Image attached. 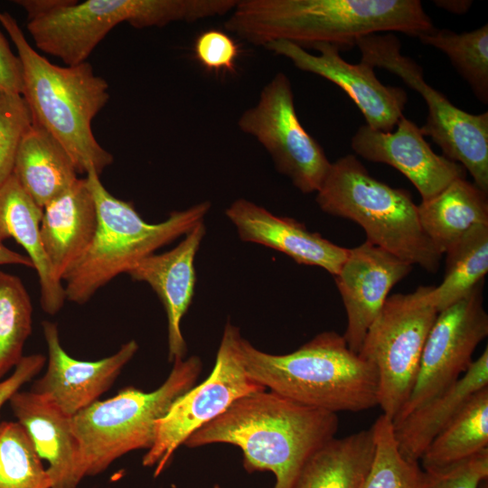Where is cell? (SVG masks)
Wrapping results in <instances>:
<instances>
[{"instance_id": "1", "label": "cell", "mask_w": 488, "mask_h": 488, "mask_svg": "<svg viewBox=\"0 0 488 488\" xmlns=\"http://www.w3.org/2000/svg\"><path fill=\"white\" fill-rule=\"evenodd\" d=\"M224 27L263 47L284 40L304 49L329 43L340 50L371 34L418 38L435 28L419 0H239Z\"/></svg>"}, {"instance_id": "2", "label": "cell", "mask_w": 488, "mask_h": 488, "mask_svg": "<svg viewBox=\"0 0 488 488\" xmlns=\"http://www.w3.org/2000/svg\"><path fill=\"white\" fill-rule=\"evenodd\" d=\"M338 428L337 414L264 389L234 401L193 432L183 446H236L247 472L269 471L276 477L273 488H290L305 462L334 438Z\"/></svg>"}, {"instance_id": "3", "label": "cell", "mask_w": 488, "mask_h": 488, "mask_svg": "<svg viewBox=\"0 0 488 488\" xmlns=\"http://www.w3.org/2000/svg\"><path fill=\"white\" fill-rule=\"evenodd\" d=\"M0 23L16 47L23 66L22 96L35 123L65 148L78 174L95 170L99 175L113 155L95 138L91 123L109 99L108 84L92 65L61 67L50 62L26 40L8 13Z\"/></svg>"}, {"instance_id": "4", "label": "cell", "mask_w": 488, "mask_h": 488, "mask_svg": "<svg viewBox=\"0 0 488 488\" xmlns=\"http://www.w3.org/2000/svg\"><path fill=\"white\" fill-rule=\"evenodd\" d=\"M239 349L253 380L301 405L337 414L379 404L375 368L334 331L322 332L286 354L262 352L243 337Z\"/></svg>"}, {"instance_id": "5", "label": "cell", "mask_w": 488, "mask_h": 488, "mask_svg": "<svg viewBox=\"0 0 488 488\" xmlns=\"http://www.w3.org/2000/svg\"><path fill=\"white\" fill-rule=\"evenodd\" d=\"M86 179L97 208L98 228L86 254L62 279L66 300L79 305L118 275L127 274L142 258L187 234L211 209L205 201L173 211L164 221L149 223L130 202L113 196L95 170H89Z\"/></svg>"}, {"instance_id": "6", "label": "cell", "mask_w": 488, "mask_h": 488, "mask_svg": "<svg viewBox=\"0 0 488 488\" xmlns=\"http://www.w3.org/2000/svg\"><path fill=\"white\" fill-rule=\"evenodd\" d=\"M316 192L323 211L358 223L368 242L427 272L438 270L443 254L423 230L411 194L371 176L356 155L332 163Z\"/></svg>"}, {"instance_id": "7", "label": "cell", "mask_w": 488, "mask_h": 488, "mask_svg": "<svg viewBox=\"0 0 488 488\" xmlns=\"http://www.w3.org/2000/svg\"><path fill=\"white\" fill-rule=\"evenodd\" d=\"M238 0H87L28 21L36 47L67 66L87 61L96 46L117 25L162 27L230 13Z\"/></svg>"}, {"instance_id": "8", "label": "cell", "mask_w": 488, "mask_h": 488, "mask_svg": "<svg viewBox=\"0 0 488 488\" xmlns=\"http://www.w3.org/2000/svg\"><path fill=\"white\" fill-rule=\"evenodd\" d=\"M173 363L167 379L154 391L127 387L113 398L97 400L71 417L85 476L102 473L116 459L133 450L151 448L157 420L195 386L202 370L198 356Z\"/></svg>"}, {"instance_id": "9", "label": "cell", "mask_w": 488, "mask_h": 488, "mask_svg": "<svg viewBox=\"0 0 488 488\" xmlns=\"http://www.w3.org/2000/svg\"><path fill=\"white\" fill-rule=\"evenodd\" d=\"M355 46L361 61L395 74L423 98L427 107L420 127L423 136H429L443 155L460 164L474 183L488 192V112L462 110L427 83L421 66L401 53V43L393 33L360 38Z\"/></svg>"}, {"instance_id": "10", "label": "cell", "mask_w": 488, "mask_h": 488, "mask_svg": "<svg viewBox=\"0 0 488 488\" xmlns=\"http://www.w3.org/2000/svg\"><path fill=\"white\" fill-rule=\"evenodd\" d=\"M433 286H420L414 292L389 296L358 352L375 368L378 406L392 421L411 394L427 334L438 314L430 298Z\"/></svg>"}, {"instance_id": "11", "label": "cell", "mask_w": 488, "mask_h": 488, "mask_svg": "<svg viewBox=\"0 0 488 488\" xmlns=\"http://www.w3.org/2000/svg\"><path fill=\"white\" fill-rule=\"evenodd\" d=\"M238 327H224L215 364L207 379L182 395L155 424L153 446L142 459L144 466H155L157 477L175 450L197 429L222 414L237 399L266 389L253 380L243 364Z\"/></svg>"}, {"instance_id": "12", "label": "cell", "mask_w": 488, "mask_h": 488, "mask_svg": "<svg viewBox=\"0 0 488 488\" xmlns=\"http://www.w3.org/2000/svg\"><path fill=\"white\" fill-rule=\"evenodd\" d=\"M270 155L277 170L303 193L317 192L332 163L297 117L288 77L277 73L262 89L258 102L238 120Z\"/></svg>"}, {"instance_id": "13", "label": "cell", "mask_w": 488, "mask_h": 488, "mask_svg": "<svg viewBox=\"0 0 488 488\" xmlns=\"http://www.w3.org/2000/svg\"><path fill=\"white\" fill-rule=\"evenodd\" d=\"M483 284L484 280L479 282L465 296L437 314L411 394L393 424L456 381L472 364L475 349L488 335Z\"/></svg>"}, {"instance_id": "14", "label": "cell", "mask_w": 488, "mask_h": 488, "mask_svg": "<svg viewBox=\"0 0 488 488\" xmlns=\"http://www.w3.org/2000/svg\"><path fill=\"white\" fill-rule=\"evenodd\" d=\"M266 49L292 61L300 70L318 75L342 89L362 113L366 125L383 132L393 131L408 102L407 92L399 87L384 85L374 68L363 61L352 64L340 54L337 46L316 43L312 54L288 41H273Z\"/></svg>"}, {"instance_id": "15", "label": "cell", "mask_w": 488, "mask_h": 488, "mask_svg": "<svg viewBox=\"0 0 488 488\" xmlns=\"http://www.w3.org/2000/svg\"><path fill=\"white\" fill-rule=\"evenodd\" d=\"M396 126L390 132L361 126L352 137V149L365 160L399 171L416 187L421 201L434 197L454 180L465 177L460 164L433 151L413 121L402 116Z\"/></svg>"}, {"instance_id": "16", "label": "cell", "mask_w": 488, "mask_h": 488, "mask_svg": "<svg viewBox=\"0 0 488 488\" xmlns=\"http://www.w3.org/2000/svg\"><path fill=\"white\" fill-rule=\"evenodd\" d=\"M412 267L410 263L367 240L349 249L334 280L346 312L347 324L343 336L352 352H359L389 291Z\"/></svg>"}, {"instance_id": "17", "label": "cell", "mask_w": 488, "mask_h": 488, "mask_svg": "<svg viewBox=\"0 0 488 488\" xmlns=\"http://www.w3.org/2000/svg\"><path fill=\"white\" fill-rule=\"evenodd\" d=\"M42 330L48 349V366L31 391L70 417L97 401L138 350L136 341L130 340L108 357L94 361H80L62 348L55 323L43 321Z\"/></svg>"}, {"instance_id": "18", "label": "cell", "mask_w": 488, "mask_h": 488, "mask_svg": "<svg viewBox=\"0 0 488 488\" xmlns=\"http://www.w3.org/2000/svg\"><path fill=\"white\" fill-rule=\"evenodd\" d=\"M205 232L203 221H200L174 249L142 258L127 272L133 280L148 284L164 305L170 362L184 359L187 353L181 322L194 296V259Z\"/></svg>"}, {"instance_id": "19", "label": "cell", "mask_w": 488, "mask_h": 488, "mask_svg": "<svg viewBox=\"0 0 488 488\" xmlns=\"http://www.w3.org/2000/svg\"><path fill=\"white\" fill-rule=\"evenodd\" d=\"M225 214L241 240L282 252L298 264L320 267L333 277L347 258L349 249L310 231L295 219L277 216L246 199L235 200Z\"/></svg>"}, {"instance_id": "20", "label": "cell", "mask_w": 488, "mask_h": 488, "mask_svg": "<svg viewBox=\"0 0 488 488\" xmlns=\"http://www.w3.org/2000/svg\"><path fill=\"white\" fill-rule=\"evenodd\" d=\"M8 402L37 455L48 462L51 488H78L85 472L71 417L31 390L16 391Z\"/></svg>"}, {"instance_id": "21", "label": "cell", "mask_w": 488, "mask_h": 488, "mask_svg": "<svg viewBox=\"0 0 488 488\" xmlns=\"http://www.w3.org/2000/svg\"><path fill=\"white\" fill-rule=\"evenodd\" d=\"M97 228V208L86 177L79 178L42 209V244L58 280L62 282L86 254Z\"/></svg>"}, {"instance_id": "22", "label": "cell", "mask_w": 488, "mask_h": 488, "mask_svg": "<svg viewBox=\"0 0 488 488\" xmlns=\"http://www.w3.org/2000/svg\"><path fill=\"white\" fill-rule=\"evenodd\" d=\"M488 386V348L456 381L436 394L402 420L393 424L398 450L408 460L419 462L441 429L480 389Z\"/></svg>"}, {"instance_id": "23", "label": "cell", "mask_w": 488, "mask_h": 488, "mask_svg": "<svg viewBox=\"0 0 488 488\" xmlns=\"http://www.w3.org/2000/svg\"><path fill=\"white\" fill-rule=\"evenodd\" d=\"M42 209L12 174L0 187V243L13 238L25 249L38 275L42 308L52 315L62 308L66 296L63 284L53 275L42 244Z\"/></svg>"}, {"instance_id": "24", "label": "cell", "mask_w": 488, "mask_h": 488, "mask_svg": "<svg viewBox=\"0 0 488 488\" xmlns=\"http://www.w3.org/2000/svg\"><path fill=\"white\" fill-rule=\"evenodd\" d=\"M13 174L42 209L79 179L74 163L65 148L35 123L20 142Z\"/></svg>"}, {"instance_id": "25", "label": "cell", "mask_w": 488, "mask_h": 488, "mask_svg": "<svg viewBox=\"0 0 488 488\" xmlns=\"http://www.w3.org/2000/svg\"><path fill=\"white\" fill-rule=\"evenodd\" d=\"M487 193L461 177L418 205L423 230L443 255L472 227L488 225Z\"/></svg>"}, {"instance_id": "26", "label": "cell", "mask_w": 488, "mask_h": 488, "mask_svg": "<svg viewBox=\"0 0 488 488\" xmlns=\"http://www.w3.org/2000/svg\"><path fill=\"white\" fill-rule=\"evenodd\" d=\"M374 449L371 427L334 437L305 462L290 488H361Z\"/></svg>"}, {"instance_id": "27", "label": "cell", "mask_w": 488, "mask_h": 488, "mask_svg": "<svg viewBox=\"0 0 488 488\" xmlns=\"http://www.w3.org/2000/svg\"><path fill=\"white\" fill-rule=\"evenodd\" d=\"M488 449V386L475 393L430 442L419 464L438 472Z\"/></svg>"}, {"instance_id": "28", "label": "cell", "mask_w": 488, "mask_h": 488, "mask_svg": "<svg viewBox=\"0 0 488 488\" xmlns=\"http://www.w3.org/2000/svg\"><path fill=\"white\" fill-rule=\"evenodd\" d=\"M442 283L430 298L437 313L465 296L488 271V225H475L446 252Z\"/></svg>"}, {"instance_id": "29", "label": "cell", "mask_w": 488, "mask_h": 488, "mask_svg": "<svg viewBox=\"0 0 488 488\" xmlns=\"http://www.w3.org/2000/svg\"><path fill=\"white\" fill-rule=\"evenodd\" d=\"M449 59L475 98L488 104V24L463 33L436 27L418 37Z\"/></svg>"}, {"instance_id": "30", "label": "cell", "mask_w": 488, "mask_h": 488, "mask_svg": "<svg viewBox=\"0 0 488 488\" xmlns=\"http://www.w3.org/2000/svg\"><path fill=\"white\" fill-rule=\"evenodd\" d=\"M33 305L22 280L0 271V380L20 362L32 333Z\"/></svg>"}, {"instance_id": "31", "label": "cell", "mask_w": 488, "mask_h": 488, "mask_svg": "<svg viewBox=\"0 0 488 488\" xmlns=\"http://www.w3.org/2000/svg\"><path fill=\"white\" fill-rule=\"evenodd\" d=\"M374 455L361 488H426L427 475L419 462L398 450L392 420L381 414L371 426Z\"/></svg>"}, {"instance_id": "32", "label": "cell", "mask_w": 488, "mask_h": 488, "mask_svg": "<svg viewBox=\"0 0 488 488\" xmlns=\"http://www.w3.org/2000/svg\"><path fill=\"white\" fill-rule=\"evenodd\" d=\"M0 488H51L42 459L19 422L0 423Z\"/></svg>"}, {"instance_id": "33", "label": "cell", "mask_w": 488, "mask_h": 488, "mask_svg": "<svg viewBox=\"0 0 488 488\" xmlns=\"http://www.w3.org/2000/svg\"><path fill=\"white\" fill-rule=\"evenodd\" d=\"M32 124L23 96L0 90V187L13 174L20 142Z\"/></svg>"}, {"instance_id": "34", "label": "cell", "mask_w": 488, "mask_h": 488, "mask_svg": "<svg viewBox=\"0 0 488 488\" xmlns=\"http://www.w3.org/2000/svg\"><path fill=\"white\" fill-rule=\"evenodd\" d=\"M194 54L198 61L210 71L235 70L239 53L237 42L220 30H207L194 42Z\"/></svg>"}, {"instance_id": "35", "label": "cell", "mask_w": 488, "mask_h": 488, "mask_svg": "<svg viewBox=\"0 0 488 488\" xmlns=\"http://www.w3.org/2000/svg\"><path fill=\"white\" fill-rule=\"evenodd\" d=\"M426 488H479L488 476V449L438 472H425Z\"/></svg>"}, {"instance_id": "36", "label": "cell", "mask_w": 488, "mask_h": 488, "mask_svg": "<svg viewBox=\"0 0 488 488\" xmlns=\"http://www.w3.org/2000/svg\"><path fill=\"white\" fill-rule=\"evenodd\" d=\"M46 361L42 354L23 356L13 373L0 381V408L20 388L37 375Z\"/></svg>"}, {"instance_id": "37", "label": "cell", "mask_w": 488, "mask_h": 488, "mask_svg": "<svg viewBox=\"0 0 488 488\" xmlns=\"http://www.w3.org/2000/svg\"><path fill=\"white\" fill-rule=\"evenodd\" d=\"M0 90L22 94L23 66L0 31Z\"/></svg>"}, {"instance_id": "38", "label": "cell", "mask_w": 488, "mask_h": 488, "mask_svg": "<svg viewBox=\"0 0 488 488\" xmlns=\"http://www.w3.org/2000/svg\"><path fill=\"white\" fill-rule=\"evenodd\" d=\"M72 0H16V5L27 13V20L42 17L71 3Z\"/></svg>"}, {"instance_id": "39", "label": "cell", "mask_w": 488, "mask_h": 488, "mask_svg": "<svg viewBox=\"0 0 488 488\" xmlns=\"http://www.w3.org/2000/svg\"><path fill=\"white\" fill-rule=\"evenodd\" d=\"M4 265H21L33 268V262L28 256L15 252L0 243V266Z\"/></svg>"}, {"instance_id": "40", "label": "cell", "mask_w": 488, "mask_h": 488, "mask_svg": "<svg viewBox=\"0 0 488 488\" xmlns=\"http://www.w3.org/2000/svg\"><path fill=\"white\" fill-rule=\"evenodd\" d=\"M433 3L437 7L455 14H465L473 5L471 0H435Z\"/></svg>"}, {"instance_id": "41", "label": "cell", "mask_w": 488, "mask_h": 488, "mask_svg": "<svg viewBox=\"0 0 488 488\" xmlns=\"http://www.w3.org/2000/svg\"><path fill=\"white\" fill-rule=\"evenodd\" d=\"M213 488H221V487L218 484H215Z\"/></svg>"}]
</instances>
